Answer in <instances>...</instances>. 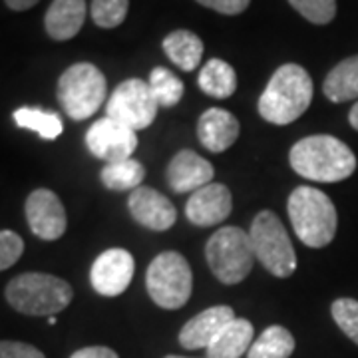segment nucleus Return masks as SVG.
<instances>
[{
  "mask_svg": "<svg viewBox=\"0 0 358 358\" xmlns=\"http://www.w3.org/2000/svg\"><path fill=\"white\" fill-rule=\"evenodd\" d=\"M289 162L301 178L320 183H336L350 178L357 169V155L334 136L317 134L296 141Z\"/></svg>",
  "mask_w": 358,
  "mask_h": 358,
  "instance_id": "1",
  "label": "nucleus"
},
{
  "mask_svg": "<svg viewBox=\"0 0 358 358\" xmlns=\"http://www.w3.org/2000/svg\"><path fill=\"white\" fill-rule=\"evenodd\" d=\"M313 102V80L299 64H282L275 70L259 98V114L275 126H287L308 110Z\"/></svg>",
  "mask_w": 358,
  "mask_h": 358,
  "instance_id": "2",
  "label": "nucleus"
},
{
  "mask_svg": "<svg viewBox=\"0 0 358 358\" xmlns=\"http://www.w3.org/2000/svg\"><path fill=\"white\" fill-rule=\"evenodd\" d=\"M4 296L22 315L54 317L72 303L74 291L64 279L48 273H22L6 285Z\"/></svg>",
  "mask_w": 358,
  "mask_h": 358,
  "instance_id": "3",
  "label": "nucleus"
},
{
  "mask_svg": "<svg viewBox=\"0 0 358 358\" xmlns=\"http://www.w3.org/2000/svg\"><path fill=\"white\" fill-rule=\"evenodd\" d=\"M287 209L296 237L307 247L320 249L334 239L338 215L327 193L301 185L291 193Z\"/></svg>",
  "mask_w": 358,
  "mask_h": 358,
  "instance_id": "4",
  "label": "nucleus"
},
{
  "mask_svg": "<svg viewBox=\"0 0 358 358\" xmlns=\"http://www.w3.org/2000/svg\"><path fill=\"white\" fill-rule=\"evenodd\" d=\"M205 259L223 285L245 281L255 261L251 237L239 227H221L205 245Z\"/></svg>",
  "mask_w": 358,
  "mask_h": 358,
  "instance_id": "5",
  "label": "nucleus"
},
{
  "mask_svg": "<svg viewBox=\"0 0 358 358\" xmlns=\"http://www.w3.org/2000/svg\"><path fill=\"white\" fill-rule=\"evenodd\" d=\"M58 102L72 120H88L102 108L108 96L103 74L90 62H78L64 70L56 88Z\"/></svg>",
  "mask_w": 358,
  "mask_h": 358,
  "instance_id": "6",
  "label": "nucleus"
},
{
  "mask_svg": "<svg viewBox=\"0 0 358 358\" xmlns=\"http://www.w3.org/2000/svg\"><path fill=\"white\" fill-rule=\"evenodd\" d=\"M145 287L157 307L176 310L192 296L193 275L187 259L178 251L159 253L145 273Z\"/></svg>",
  "mask_w": 358,
  "mask_h": 358,
  "instance_id": "7",
  "label": "nucleus"
},
{
  "mask_svg": "<svg viewBox=\"0 0 358 358\" xmlns=\"http://www.w3.org/2000/svg\"><path fill=\"white\" fill-rule=\"evenodd\" d=\"M255 259L271 275L285 279L296 268V253L289 233L273 211L263 209L251 223L249 231Z\"/></svg>",
  "mask_w": 358,
  "mask_h": 358,
  "instance_id": "8",
  "label": "nucleus"
},
{
  "mask_svg": "<svg viewBox=\"0 0 358 358\" xmlns=\"http://www.w3.org/2000/svg\"><path fill=\"white\" fill-rule=\"evenodd\" d=\"M157 102L150 84L140 78H129L112 92L106 102V114L122 122L134 131L150 128L157 115Z\"/></svg>",
  "mask_w": 358,
  "mask_h": 358,
  "instance_id": "9",
  "label": "nucleus"
},
{
  "mask_svg": "<svg viewBox=\"0 0 358 358\" xmlns=\"http://www.w3.org/2000/svg\"><path fill=\"white\" fill-rule=\"evenodd\" d=\"M86 145L90 154L106 164L129 159L138 148V134L122 122L106 115L94 122L86 134Z\"/></svg>",
  "mask_w": 358,
  "mask_h": 358,
  "instance_id": "10",
  "label": "nucleus"
},
{
  "mask_svg": "<svg viewBox=\"0 0 358 358\" xmlns=\"http://www.w3.org/2000/svg\"><path fill=\"white\" fill-rule=\"evenodd\" d=\"M30 231L42 241H56L66 233L68 219L60 197L50 189H36L28 195L24 205Z\"/></svg>",
  "mask_w": 358,
  "mask_h": 358,
  "instance_id": "11",
  "label": "nucleus"
},
{
  "mask_svg": "<svg viewBox=\"0 0 358 358\" xmlns=\"http://www.w3.org/2000/svg\"><path fill=\"white\" fill-rule=\"evenodd\" d=\"M136 263L134 257L126 249H108L98 257L90 271V282L94 291L103 296H117L126 293L129 282L134 279Z\"/></svg>",
  "mask_w": 358,
  "mask_h": 358,
  "instance_id": "12",
  "label": "nucleus"
},
{
  "mask_svg": "<svg viewBox=\"0 0 358 358\" xmlns=\"http://www.w3.org/2000/svg\"><path fill=\"white\" fill-rule=\"evenodd\" d=\"M231 209L233 197L227 185L211 181L209 185L192 193L185 205V215L197 227H213L229 217Z\"/></svg>",
  "mask_w": 358,
  "mask_h": 358,
  "instance_id": "13",
  "label": "nucleus"
},
{
  "mask_svg": "<svg viewBox=\"0 0 358 358\" xmlns=\"http://www.w3.org/2000/svg\"><path fill=\"white\" fill-rule=\"evenodd\" d=\"M128 207L129 215L136 219V223L152 231L171 229L178 219L176 207L164 193L143 185L129 193Z\"/></svg>",
  "mask_w": 358,
  "mask_h": 358,
  "instance_id": "14",
  "label": "nucleus"
},
{
  "mask_svg": "<svg viewBox=\"0 0 358 358\" xmlns=\"http://www.w3.org/2000/svg\"><path fill=\"white\" fill-rule=\"evenodd\" d=\"M213 166L192 150H181L167 166V185L176 193H195L211 183Z\"/></svg>",
  "mask_w": 358,
  "mask_h": 358,
  "instance_id": "15",
  "label": "nucleus"
},
{
  "mask_svg": "<svg viewBox=\"0 0 358 358\" xmlns=\"http://www.w3.org/2000/svg\"><path fill=\"white\" fill-rule=\"evenodd\" d=\"M235 320L233 308L219 305V307L205 308L197 317L187 320L179 333V345L187 350H197V348H209L223 329Z\"/></svg>",
  "mask_w": 358,
  "mask_h": 358,
  "instance_id": "16",
  "label": "nucleus"
},
{
  "mask_svg": "<svg viewBox=\"0 0 358 358\" xmlns=\"http://www.w3.org/2000/svg\"><path fill=\"white\" fill-rule=\"evenodd\" d=\"M239 129V120L231 112L221 108H209L197 122V138L205 150L221 154L237 141Z\"/></svg>",
  "mask_w": 358,
  "mask_h": 358,
  "instance_id": "17",
  "label": "nucleus"
},
{
  "mask_svg": "<svg viewBox=\"0 0 358 358\" xmlns=\"http://www.w3.org/2000/svg\"><path fill=\"white\" fill-rule=\"evenodd\" d=\"M86 20V0H54L44 16L48 36L54 40H70L80 32Z\"/></svg>",
  "mask_w": 358,
  "mask_h": 358,
  "instance_id": "18",
  "label": "nucleus"
},
{
  "mask_svg": "<svg viewBox=\"0 0 358 358\" xmlns=\"http://www.w3.org/2000/svg\"><path fill=\"white\" fill-rule=\"evenodd\" d=\"M253 324L247 319H235L207 348V358H241L253 345Z\"/></svg>",
  "mask_w": 358,
  "mask_h": 358,
  "instance_id": "19",
  "label": "nucleus"
},
{
  "mask_svg": "<svg viewBox=\"0 0 358 358\" xmlns=\"http://www.w3.org/2000/svg\"><path fill=\"white\" fill-rule=\"evenodd\" d=\"M322 92L334 103L358 98V56H350L334 66L324 78Z\"/></svg>",
  "mask_w": 358,
  "mask_h": 358,
  "instance_id": "20",
  "label": "nucleus"
},
{
  "mask_svg": "<svg viewBox=\"0 0 358 358\" xmlns=\"http://www.w3.org/2000/svg\"><path fill=\"white\" fill-rule=\"evenodd\" d=\"M164 52L183 72H192L201 62L203 42L189 30H173L164 40Z\"/></svg>",
  "mask_w": 358,
  "mask_h": 358,
  "instance_id": "21",
  "label": "nucleus"
},
{
  "mask_svg": "<svg viewBox=\"0 0 358 358\" xmlns=\"http://www.w3.org/2000/svg\"><path fill=\"white\" fill-rule=\"evenodd\" d=\"M197 86L207 96L225 100V98L233 96L237 90V74H235L233 66L227 64L225 60L213 58L199 70Z\"/></svg>",
  "mask_w": 358,
  "mask_h": 358,
  "instance_id": "22",
  "label": "nucleus"
},
{
  "mask_svg": "<svg viewBox=\"0 0 358 358\" xmlns=\"http://www.w3.org/2000/svg\"><path fill=\"white\" fill-rule=\"evenodd\" d=\"M103 187L110 192H134L141 187L145 179V167L138 159H122L114 164H106L100 173Z\"/></svg>",
  "mask_w": 358,
  "mask_h": 358,
  "instance_id": "23",
  "label": "nucleus"
},
{
  "mask_svg": "<svg viewBox=\"0 0 358 358\" xmlns=\"http://www.w3.org/2000/svg\"><path fill=\"white\" fill-rule=\"evenodd\" d=\"M294 352V336L281 324H271L251 345L247 358H289Z\"/></svg>",
  "mask_w": 358,
  "mask_h": 358,
  "instance_id": "24",
  "label": "nucleus"
},
{
  "mask_svg": "<svg viewBox=\"0 0 358 358\" xmlns=\"http://www.w3.org/2000/svg\"><path fill=\"white\" fill-rule=\"evenodd\" d=\"M13 117L18 128L36 131L42 140H56V138H60V134L64 129L62 120L54 112H46V110L32 108V106L18 108L13 114Z\"/></svg>",
  "mask_w": 358,
  "mask_h": 358,
  "instance_id": "25",
  "label": "nucleus"
},
{
  "mask_svg": "<svg viewBox=\"0 0 358 358\" xmlns=\"http://www.w3.org/2000/svg\"><path fill=\"white\" fill-rule=\"evenodd\" d=\"M150 90L154 94L155 102L162 108H173L183 98V82L167 68H154L150 74Z\"/></svg>",
  "mask_w": 358,
  "mask_h": 358,
  "instance_id": "26",
  "label": "nucleus"
},
{
  "mask_svg": "<svg viewBox=\"0 0 358 358\" xmlns=\"http://www.w3.org/2000/svg\"><path fill=\"white\" fill-rule=\"evenodd\" d=\"M129 0H92V20L100 28H115L128 16Z\"/></svg>",
  "mask_w": 358,
  "mask_h": 358,
  "instance_id": "27",
  "label": "nucleus"
},
{
  "mask_svg": "<svg viewBox=\"0 0 358 358\" xmlns=\"http://www.w3.org/2000/svg\"><path fill=\"white\" fill-rule=\"evenodd\" d=\"M296 13L313 24H329L336 16V0H289Z\"/></svg>",
  "mask_w": 358,
  "mask_h": 358,
  "instance_id": "28",
  "label": "nucleus"
},
{
  "mask_svg": "<svg viewBox=\"0 0 358 358\" xmlns=\"http://www.w3.org/2000/svg\"><path fill=\"white\" fill-rule=\"evenodd\" d=\"M334 322L338 329L358 345V301L355 299H336L331 307Z\"/></svg>",
  "mask_w": 358,
  "mask_h": 358,
  "instance_id": "29",
  "label": "nucleus"
},
{
  "mask_svg": "<svg viewBox=\"0 0 358 358\" xmlns=\"http://www.w3.org/2000/svg\"><path fill=\"white\" fill-rule=\"evenodd\" d=\"M24 253V241L14 231L4 229L0 233V268H10Z\"/></svg>",
  "mask_w": 358,
  "mask_h": 358,
  "instance_id": "30",
  "label": "nucleus"
},
{
  "mask_svg": "<svg viewBox=\"0 0 358 358\" xmlns=\"http://www.w3.org/2000/svg\"><path fill=\"white\" fill-rule=\"evenodd\" d=\"M0 358H46L36 346L16 343V341H2L0 343Z\"/></svg>",
  "mask_w": 358,
  "mask_h": 358,
  "instance_id": "31",
  "label": "nucleus"
},
{
  "mask_svg": "<svg viewBox=\"0 0 358 358\" xmlns=\"http://www.w3.org/2000/svg\"><path fill=\"white\" fill-rule=\"evenodd\" d=\"M197 2L219 14L233 16V14H241L243 10H247L251 0H197Z\"/></svg>",
  "mask_w": 358,
  "mask_h": 358,
  "instance_id": "32",
  "label": "nucleus"
},
{
  "mask_svg": "<svg viewBox=\"0 0 358 358\" xmlns=\"http://www.w3.org/2000/svg\"><path fill=\"white\" fill-rule=\"evenodd\" d=\"M70 358H120L117 352H114L108 346H88V348H80Z\"/></svg>",
  "mask_w": 358,
  "mask_h": 358,
  "instance_id": "33",
  "label": "nucleus"
},
{
  "mask_svg": "<svg viewBox=\"0 0 358 358\" xmlns=\"http://www.w3.org/2000/svg\"><path fill=\"white\" fill-rule=\"evenodd\" d=\"M6 2V6L8 8H13V10H18V13H22V10H28V8H32L38 0H4Z\"/></svg>",
  "mask_w": 358,
  "mask_h": 358,
  "instance_id": "34",
  "label": "nucleus"
},
{
  "mask_svg": "<svg viewBox=\"0 0 358 358\" xmlns=\"http://www.w3.org/2000/svg\"><path fill=\"white\" fill-rule=\"evenodd\" d=\"M348 122H350V126L358 131V102L355 103L352 110L348 112Z\"/></svg>",
  "mask_w": 358,
  "mask_h": 358,
  "instance_id": "35",
  "label": "nucleus"
},
{
  "mask_svg": "<svg viewBox=\"0 0 358 358\" xmlns=\"http://www.w3.org/2000/svg\"><path fill=\"white\" fill-rule=\"evenodd\" d=\"M166 358H185V357H176V355H169V357H166ZM207 358V357H205Z\"/></svg>",
  "mask_w": 358,
  "mask_h": 358,
  "instance_id": "36",
  "label": "nucleus"
}]
</instances>
